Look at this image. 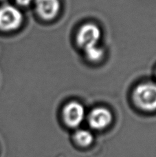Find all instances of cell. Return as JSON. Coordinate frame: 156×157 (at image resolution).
Here are the masks:
<instances>
[{"label":"cell","instance_id":"cell-1","mask_svg":"<svg viewBox=\"0 0 156 157\" xmlns=\"http://www.w3.org/2000/svg\"><path fill=\"white\" fill-rule=\"evenodd\" d=\"M136 105L144 112L156 111V83H143L136 87L133 92Z\"/></svg>","mask_w":156,"mask_h":157},{"label":"cell","instance_id":"cell-2","mask_svg":"<svg viewBox=\"0 0 156 157\" xmlns=\"http://www.w3.org/2000/svg\"><path fill=\"white\" fill-rule=\"evenodd\" d=\"M23 21V15L17 8L11 5H4L0 8V30L12 31L20 27Z\"/></svg>","mask_w":156,"mask_h":157},{"label":"cell","instance_id":"cell-3","mask_svg":"<svg viewBox=\"0 0 156 157\" xmlns=\"http://www.w3.org/2000/svg\"><path fill=\"white\" fill-rule=\"evenodd\" d=\"M62 117L64 123L68 127L76 128L82 124L85 119V108L79 102H69L63 109Z\"/></svg>","mask_w":156,"mask_h":157},{"label":"cell","instance_id":"cell-4","mask_svg":"<svg viewBox=\"0 0 156 157\" xmlns=\"http://www.w3.org/2000/svg\"><path fill=\"white\" fill-rule=\"evenodd\" d=\"M101 36V31L95 24H86L78 32L76 41L80 47L86 50L97 46Z\"/></svg>","mask_w":156,"mask_h":157},{"label":"cell","instance_id":"cell-5","mask_svg":"<svg viewBox=\"0 0 156 157\" xmlns=\"http://www.w3.org/2000/svg\"><path fill=\"white\" fill-rule=\"evenodd\" d=\"M113 121V114L110 110L103 107L93 109L87 116L90 127L95 130H105Z\"/></svg>","mask_w":156,"mask_h":157},{"label":"cell","instance_id":"cell-6","mask_svg":"<svg viewBox=\"0 0 156 157\" xmlns=\"http://www.w3.org/2000/svg\"><path fill=\"white\" fill-rule=\"evenodd\" d=\"M36 11L44 20H52L57 16L60 10L58 0H36Z\"/></svg>","mask_w":156,"mask_h":157},{"label":"cell","instance_id":"cell-7","mask_svg":"<svg viewBox=\"0 0 156 157\" xmlns=\"http://www.w3.org/2000/svg\"><path fill=\"white\" fill-rule=\"evenodd\" d=\"M74 142L82 147H87L93 144L94 136L90 130L79 129L75 132L73 136Z\"/></svg>","mask_w":156,"mask_h":157},{"label":"cell","instance_id":"cell-8","mask_svg":"<svg viewBox=\"0 0 156 157\" xmlns=\"http://www.w3.org/2000/svg\"><path fill=\"white\" fill-rule=\"evenodd\" d=\"M85 52L87 59L92 62H98L101 61L104 55V51L98 46L91 47L85 50Z\"/></svg>","mask_w":156,"mask_h":157},{"label":"cell","instance_id":"cell-9","mask_svg":"<svg viewBox=\"0 0 156 157\" xmlns=\"http://www.w3.org/2000/svg\"><path fill=\"white\" fill-rule=\"evenodd\" d=\"M33 0H16L17 4L21 6H28L31 4Z\"/></svg>","mask_w":156,"mask_h":157},{"label":"cell","instance_id":"cell-10","mask_svg":"<svg viewBox=\"0 0 156 157\" xmlns=\"http://www.w3.org/2000/svg\"><path fill=\"white\" fill-rule=\"evenodd\" d=\"M0 1H2V0H0Z\"/></svg>","mask_w":156,"mask_h":157}]
</instances>
